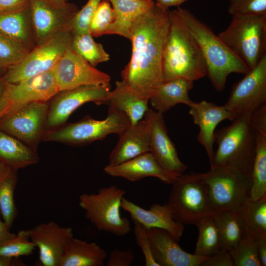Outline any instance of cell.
I'll return each mask as SVG.
<instances>
[{"instance_id":"cell-38","label":"cell","mask_w":266,"mask_h":266,"mask_svg":"<svg viewBox=\"0 0 266 266\" xmlns=\"http://www.w3.org/2000/svg\"><path fill=\"white\" fill-rule=\"evenodd\" d=\"M31 50L0 33V66L5 69L20 63Z\"/></svg>"},{"instance_id":"cell-11","label":"cell","mask_w":266,"mask_h":266,"mask_svg":"<svg viewBox=\"0 0 266 266\" xmlns=\"http://www.w3.org/2000/svg\"><path fill=\"white\" fill-rule=\"evenodd\" d=\"M29 10L37 45L52 36L72 29L78 7L66 0H30Z\"/></svg>"},{"instance_id":"cell-6","label":"cell","mask_w":266,"mask_h":266,"mask_svg":"<svg viewBox=\"0 0 266 266\" xmlns=\"http://www.w3.org/2000/svg\"><path fill=\"white\" fill-rule=\"evenodd\" d=\"M232 16L218 36L251 70L266 55V15Z\"/></svg>"},{"instance_id":"cell-46","label":"cell","mask_w":266,"mask_h":266,"mask_svg":"<svg viewBox=\"0 0 266 266\" xmlns=\"http://www.w3.org/2000/svg\"><path fill=\"white\" fill-rule=\"evenodd\" d=\"M258 255L262 266H266V239H256Z\"/></svg>"},{"instance_id":"cell-21","label":"cell","mask_w":266,"mask_h":266,"mask_svg":"<svg viewBox=\"0 0 266 266\" xmlns=\"http://www.w3.org/2000/svg\"><path fill=\"white\" fill-rule=\"evenodd\" d=\"M189 108L194 123L200 129L197 139L205 149L210 163L214 153L216 128L224 120L232 121V116L224 105H218L205 100L194 101Z\"/></svg>"},{"instance_id":"cell-36","label":"cell","mask_w":266,"mask_h":266,"mask_svg":"<svg viewBox=\"0 0 266 266\" xmlns=\"http://www.w3.org/2000/svg\"><path fill=\"white\" fill-rule=\"evenodd\" d=\"M229 252L234 266H262L258 255L256 239L248 230Z\"/></svg>"},{"instance_id":"cell-32","label":"cell","mask_w":266,"mask_h":266,"mask_svg":"<svg viewBox=\"0 0 266 266\" xmlns=\"http://www.w3.org/2000/svg\"><path fill=\"white\" fill-rule=\"evenodd\" d=\"M17 171L0 161V213L9 230L17 216L14 200Z\"/></svg>"},{"instance_id":"cell-9","label":"cell","mask_w":266,"mask_h":266,"mask_svg":"<svg viewBox=\"0 0 266 266\" xmlns=\"http://www.w3.org/2000/svg\"><path fill=\"white\" fill-rule=\"evenodd\" d=\"M167 204L173 218L183 225H195L213 213L204 184L192 172L176 177Z\"/></svg>"},{"instance_id":"cell-42","label":"cell","mask_w":266,"mask_h":266,"mask_svg":"<svg viewBox=\"0 0 266 266\" xmlns=\"http://www.w3.org/2000/svg\"><path fill=\"white\" fill-rule=\"evenodd\" d=\"M134 223V234L137 245L140 248L145 259L146 266H160L153 255L146 229L140 223L133 220Z\"/></svg>"},{"instance_id":"cell-5","label":"cell","mask_w":266,"mask_h":266,"mask_svg":"<svg viewBox=\"0 0 266 266\" xmlns=\"http://www.w3.org/2000/svg\"><path fill=\"white\" fill-rule=\"evenodd\" d=\"M192 173L205 186L213 212L244 211L250 200L249 175L229 167Z\"/></svg>"},{"instance_id":"cell-3","label":"cell","mask_w":266,"mask_h":266,"mask_svg":"<svg viewBox=\"0 0 266 266\" xmlns=\"http://www.w3.org/2000/svg\"><path fill=\"white\" fill-rule=\"evenodd\" d=\"M162 73L163 81L182 78L194 82L206 75L205 61L200 47L175 10H170Z\"/></svg>"},{"instance_id":"cell-10","label":"cell","mask_w":266,"mask_h":266,"mask_svg":"<svg viewBox=\"0 0 266 266\" xmlns=\"http://www.w3.org/2000/svg\"><path fill=\"white\" fill-rule=\"evenodd\" d=\"M74 35L72 29L66 30L37 45L20 63L6 70L3 82L16 83L53 69L71 48Z\"/></svg>"},{"instance_id":"cell-15","label":"cell","mask_w":266,"mask_h":266,"mask_svg":"<svg viewBox=\"0 0 266 266\" xmlns=\"http://www.w3.org/2000/svg\"><path fill=\"white\" fill-rule=\"evenodd\" d=\"M59 91L53 69L18 83L3 82L1 94L7 104L4 114L31 102H48Z\"/></svg>"},{"instance_id":"cell-13","label":"cell","mask_w":266,"mask_h":266,"mask_svg":"<svg viewBox=\"0 0 266 266\" xmlns=\"http://www.w3.org/2000/svg\"><path fill=\"white\" fill-rule=\"evenodd\" d=\"M266 104V55L233 85L225 104L233 120Z\"/></svg>"},{"instance_id":"cell-25","label":"cell","mask_w":266,"mask_h":266,"mask_svg":"<svg viewBox=\"0 0 266 266\" xmlns=\"http://www.w3.org/2000/svg\"><path fill=\"white\" fill-rule=\"evenodd\" d=\"M115 88L110 91L104 104L108 109L120 111L125 114L131 125L141 120L148 109L149 99L140 94L124 81H117Z\"/></svg>"},{"instance_id":"cell-41","label":"cell","mask_w":266,"mask_h":266,"mask_svg":"<svg viewBox=\"0 0 266 266\" xmlns=\"http://www.w3.org/2000/svg\"><path fill=\"white\" fill-rule=\"evenodd\" d=\"M102 0H88L82 8L78 11L72 24V29L74 34L90 33L91 20Z\"/></svg>"},{"instance_id":"cell-47","label":"cell","mask_w":266,"mask_h":266,"mask_svg":"<svg viewBox=\"0 0 266 266\" xmlns=\"http://www.w3.org/2000/svg\"><path fill=\"white\" fill-rule=\"evenodd\" d=\"M189 0H154L155 3L164 9H169L172 6H180V5Z\"/></svg>"},{"instance_id":"cell-31","label":"cell","mask_w":266,"mask_h":266,"mask_svg":"<svg viewBox=\"0 0 266 266\" xmlns=\"http://www.w3.org/2000/svg\"><path fill=\"white\" fill-rule=\"evenodd\" d=\"M243 212L224 211L212 214L219 230L221 249H232L247 230Z\"/></svg>"},{"instance_id":"cell-1","label":"cell","mask_w":266,"mask_h":266,"mask_svg":"<svg viewBox=\"0 0 266 266\" xmlns=\"http://www.w3.org/2000/svg\"><path fill=\"white\" fill-rule=\"evenodd\" d=\"M170 22V10L153 6L130 27L132 54L121 71L122 80L148 98L163 81V56Z\"/></svg>"},{"instance_id":"cell-23","label":"cell","mask_w":266,"mask_h":266,"mask_svg":"<svg viewBox=\"0 0 266 266\" xmlns=\"http://www.w3.org/2000/svg\"><path fill=\"white\" fill-rule=\"evenodd\" d=\"M121 208L130 213L132 220L138 222L146 229H164L177 241L183 235L184 225L173 218L167 203L163 205L154 203L146 209L124 197Z\"/></svg>"},{"instance_id":"cell-39","label":"cell","mask_w":266,"mask_h":266,"mask_svg":"<svg viewBox=\"0 0 266 266\" xmlns=\"http://www.w3.org/2000/svg\"><path fill=\"white\" fill-rule=\"evenodd\" d=\"M115 19V12L107 0H102L96 10L90 25V33L98 37L106 34Z\"/></svg>"},{"instance_id":"cell-49","label":"cell","mask_w":266,"mask_h":266,"mask_svg":"<svg viewBox=\"0 0 266 266\" xmlns=\"http://www.w3.org/2000/svg\"><path fill=\"white\" fill-rule=\"evenodd\" d=\"M16 235L15 233L9 232L5 223L0 218V243L8 240Z\"/></svg>"},{"instance_id":"cell-34","label":"cell","mask_w":266,"mask_h":266,"mask_svg":"<svg viewBox=\"0 0 266 266\" xmlns=\"http://www.w3.org/2000/svg\"><path fill=\"white\" fill-rule=\"evenodd\" d=\"M71 48L95 67L100 63L107 62L110 59L109 55L102 44L96 42L90 33L75 34Z\"/></svg>"},{"instance_id":"cell-40","label":"cell","mask_w":266,"mask_h":266,"mask_svg":"<svg viewBox=\"0 0 266 266\" xmlns=\"http://www.w3.org/2000/svg\"><path fill=\"white\" fill-rule=\"evenodd\" d=\"M228 12L232 16L266 15V0H230Z\"/></svg>"},{"instance_id":"cell-20","label":"cell","mask_w":266,"mask_h":266,"mask_svg":"<svg viewBox=\"0 0 266 266\" xmlns=\"http://www.w3.org/2000/svg\"><path fill=\"white\" fill-rule=\"evenodd\" d=\"M250 120L255 132V147L249 199L254 201L266 196V105L252 112Z\"/></svg>"},{"instance_id":"cell-19","label":"cell","mask_w":266,"mask_h":266,"mask_svg":"<svg viewBox=\"0 0 266 266\" xmlns=\"http://www.w3.org/2000/svg\"><path fill=\"white\" fill-rule=\"evenodd\" d=\"M146 233L153 255L160 266H200L208 257L185 251L164 229L149 228Z\"/></svg>"},{"instance_id":"cell-4","label":"cell","mask_w":266,"mask_h":266,"mask_svg":"<svg viewBox=\"0 0 266 266\" xmlns=\"http://www.w3.org/2000/svg\"><path fill=\"white\" fill-rule=\"evenodd\" d=\"M251 113L233 120L215 133L217 144L210 168L229 167L250 176L255 147V132L250 122Z\"/></svg>"},{"instance_id":"cell-2","label":"cell","mask_w":266,"mask_h":266,"mask_svg":"<svg viewBox=\"0 0 266 266\" xmlns=\"http://www.w3.org/2000/svg\"><path fill=\"white\" fill-rule=\"evenodd\" d=\"M175 10L198 44L205 61L206 76L216 91L224 90L231 73L245 74L249 71L246 64L205 23L187 9L178 6Z\"/></svg>"},{"instance_id":"cell-37","label":"cell","mask_w":266,"mask_h":266,"mask_svg":"<svg viewBox=\"0 0 266 266\" xmlns=\"http://www.w3.org/2000/svg\"><path fill=\"white\" fill-rule=\"evenodd\" d=\"M35 248L29 230H20L13 237L0 243V256L20 258L31 255Z\"/></svg>"},{"instance_id":"cell-7","label":"cell","mask_w":266,"mask_h":266,"mask_svg":"<svg viewBox=\"0 0 266 266\" xmlns=\"http://www.w3.org/2000/svg\"><path fill=\"white\" fill-rule=\"evenodd\" d=\"M125 194L124 189L111 185L100 188L97 193L81 194L79 204L86 218L98 230L123 236L131 231L130 221L120 211Z\"/></svg>"},{"instance_id":"cell-12","label":"cell","mask_w":266,"mask_h":266,"mask_svg":"<svg viewBox=\"0 0 266 266\" xmlns=\"http://www.w3.org/2000/svg\"><path fill=\"white\" fill-rule=\"evenodd\" d=\"M48 102H33L23 105L3 115L0 130L37 151L46 131Z\"/></svg>"},{"instance_id":"cell-29","label":"cell","mask_w":266,"mask_h":266,"mask_svg":"<svg viewBox=\"0 0 266 266\" xmlns=\"http://www.w3.org/2000/svg\"><path fill=\"white\" fill-rule=\"evenodd\" d=\"M39 161L36 150L0 130V161L18 170Z\"/></svg>"},{"instance_id":"cell-17","label":"cell","mask_w":266,"mask_h":266,"mask_svg":"<svg viewBox=\"0 0 266 266\" xmlns=\"http://www.w3.org/2000/svg\"><path fill=\"white\" fill-rule=\"evenodd\" d=\"M144 117L149 125V152L174 178L184 173L188 166L179 158L176 148L168 135L163 114L148 109Z\"/></svg>"},{"instance_id":"cell-28","label":"cell","mask_w":266,"mask_h":266,"mask_svg":"<svg viewBox=\"0 0 266 266\" xmlns=\"http://www.w3.org/2000/svg\"><path fill=\"white\" fill-rule=\"evenodd\" d=\"M115 12V19L106 34H117L131 39L130 27L133 21L154 4V0H107Z\"/></svg>"},{"instance_id":"cell-51","label":"cell","mask_w":266,"mask_h":266,"mask_svg":"<svg viewBox=\"0 0 266 266\" xmlns=\"http://www.w3.org/2000/svg\"><path fill=\"white\" fill-rule=\"evenodd\" d=\"M6 70L0 66V85L3 83V78Z\"/></svg>"},{"instance_id":"cell-44","label":"cell","mask_w":266,"mask_h":266,"mask_svg":"<svg viewBox=\"0 0 266 266\" xmlns=\"http://www.w3.org/2000/svg\"><path fill=\"white\" fill-rule=\"evenodd\" d=\"M201 266H234V264L230 252L221 249L208 257Z\"/></svg>"},{"instance_id":"cell-8","label":"cell","mask_w":266,"mask_h":266,"mask_svg":"<svg viewBox=\"0 0 266 266\" xmlns=\"http://www.w3.org/2000/svg\"><path fill=\"white\" fill-rule=\"evenodd\" d=\"M130 125V121L125 114L108 109L107 116L104 120H96L87 116L77 122L46 130L42 140L81 146L103 140L110 134L118 135Z\"/></svg>"},{"instance_id":"cell-14","label":"cell","mask_w":266,"mask_h":266,"mask_svg":"<svg viewBox=\"0 0 266 266\" xmlns=\"http://www.w3.org/2000/svg\"><path fill=\"white\" fill-rule=\"evenodd\" d=\"M111 87L86 85L59 91L49 101L46 130L64 125L71 113L83 104H104Z\"/></svg>"},{"instance_id":"cell-30","label":"cell","mask_w":266,"mask_h":266,"mask_svg":"<svg viewBox=\"0 0 266 266\" xmlns=\"http://www.w3.org/2000/svg\"><path fill=\"white\" fill-rule=\"evenodd\" d=\"M0 33L33 49L34 37L29 6L20 11L0 14Z\"/></svg>"},{"instance_id":"cell-22","label":"cell","mask_w":266,"mask_h":266,"mask_svg":"<svg viewBox=\"0 0 266 266\" xmlns=\"http://www.w3.org/2000/svg\"><path fill=\"white\" fill-rule=\"evenodd\" d=\"M118 135V141L109 155V165L116 166L149 152V125L144 116Z\"/></svg>"},{"instance_id":"cell-16","label":"cell","mask_w":266,"mask_h":266,"mask_svg":"<svg viewBox=\"0 0 266 266\" xmlns=\"http://www.w3.org/2000/svg\"><path fill=\"white\" fill-rule=\"evenodd\" d=\"M59 91L86 85L111 87L110 76L75 52L66 51L53 69Z\"/></svg>"},{"instance_id":"cell-35","label":"cell","mask_w":266,"mask_h":266,"mask_svg":"<svg viewBox=\"0 0 266 266\" xmlns=\"http://www.w3.org/2000/svg\"><path fill=\"white\" fill-rule=\"evenodd\" d=\"M247 229L256 239H266V196L248 202L243 212Z\"/></svg>"},{"instance_id":"cell-26","label":"cell","mask_w":266,"mask_h":266,"mask_svg":"<svg viewBox=\"0 0 266 266\" xmlns=\"http://www.w3.org/2000/svg\"><path fill=\"white\" fill-rule=\"evenodd\" d=\"M194 82L182 78L163 81L150 96L149 102L153 110L162 114L178 104L189 107L194 102L189 97Z\"/></svg>"},{"instance_id":"cell-45","label":"cell","mask_w":266,"mask_h":266,"mask_svg":"<svg viewBox=\"0 0 266 266\" xmlns=\"http://www.w3.org/2000/svg\"><path fill=\"white\" fill-rule=\"evenodd\" d=\"M30 0H0V14L15 12L28 7Z\"/></svg>"},{"instance_id":"cell-50","label":"cell","mask_w":266,"mask_h":266,"mask_svg":"<svg viewBox=\"0 0 266 266\" xmlns=\"http://www.w3.org/2000/svg\"><path fill=\"white\" fill-rule=\"evenodd\" d=\"M3 83L0 85V119L4 114L7 107V103L1 94V88Z\"/></svg>"},{"instance_id":"cell-18","label":"cell","mask_w":266,"mask_h":266,"mask_svg":"<svg viewBox=\"0 0 266 266\" xmlns=\"http://www.w3.org/2000/svg\"><path fill=\"white\" fill-rule=\"evenodd\" d=\"M30 239L39 250V262L43 266H59L65 248L73 237L70 227H62L52 221L29 230Z\"/></svg>"},{"instance_id":"cell-27","label":"cell","mask_w":266,"mask_h":266,"mask_svg":"<svg viewBox=\"0 0 266 266\" xmlns=\"http://www.w3.org/2000/svg\"><path fill=\"white\" fill-rule=\"evenodd\" d=\"M106 251L95 242L72 237L66 246L59 266H102Z\"/></svg>"},{"instance_id":"cell-33","label":"cell","mask_w":266,"mask_h":266,"mask_svg":"<svg viewBox=\"0 0 266 266\" xmlns=\"http://www.w3.org/2000/svg\"><path fill=\"white\" fill-rule=\"evenodd\" d=\"M195 226L199 230V236L195 254L209 257L221 249L219 230L212 216L202 219Z\"/></svg>"},{"instance_id":"cell-24","label":"cell","mask_w":266,"mask_h":266,"mask_svg":"<svg viewBox=\"0 0 266 266\" xmlns=\"http://www.w3.org/2000/svg\"><path fill=\"white\" fill-rule=\"evenodd\" d=\"M104 171L111 176L133 182L154 177L164 183L171 184L175 179L164 170L149 152L116 166L108 165Z\"/></svg>"},{"instance_id":"cell-43","label":"cell","mask_w":266,"mask_h":266,"mask_svg":"<svg viewBox=\"0 0 266 266\" xmlns=\"http://www.w3.org/2000/svg\"><path fill=\"white\" fill-rule=\"evenodd\" d=\"M106 263V266H131L135 260L133 252L131 249L112 250Z\"/></svg>"},{"instance_id":"cell-48","label":"cell","mask_w":266,"mask_h":266,"mask_svg":"<svg viewBox=\"0 0 266 266\" xmlns=\"http://www.w3.org/2000/svg\"><path fill=\"white\" fill-rule=\"evenodd\" d=\"M25 266L20 258H11L0 256V266Z\"/></svg>"}]
</instances>
